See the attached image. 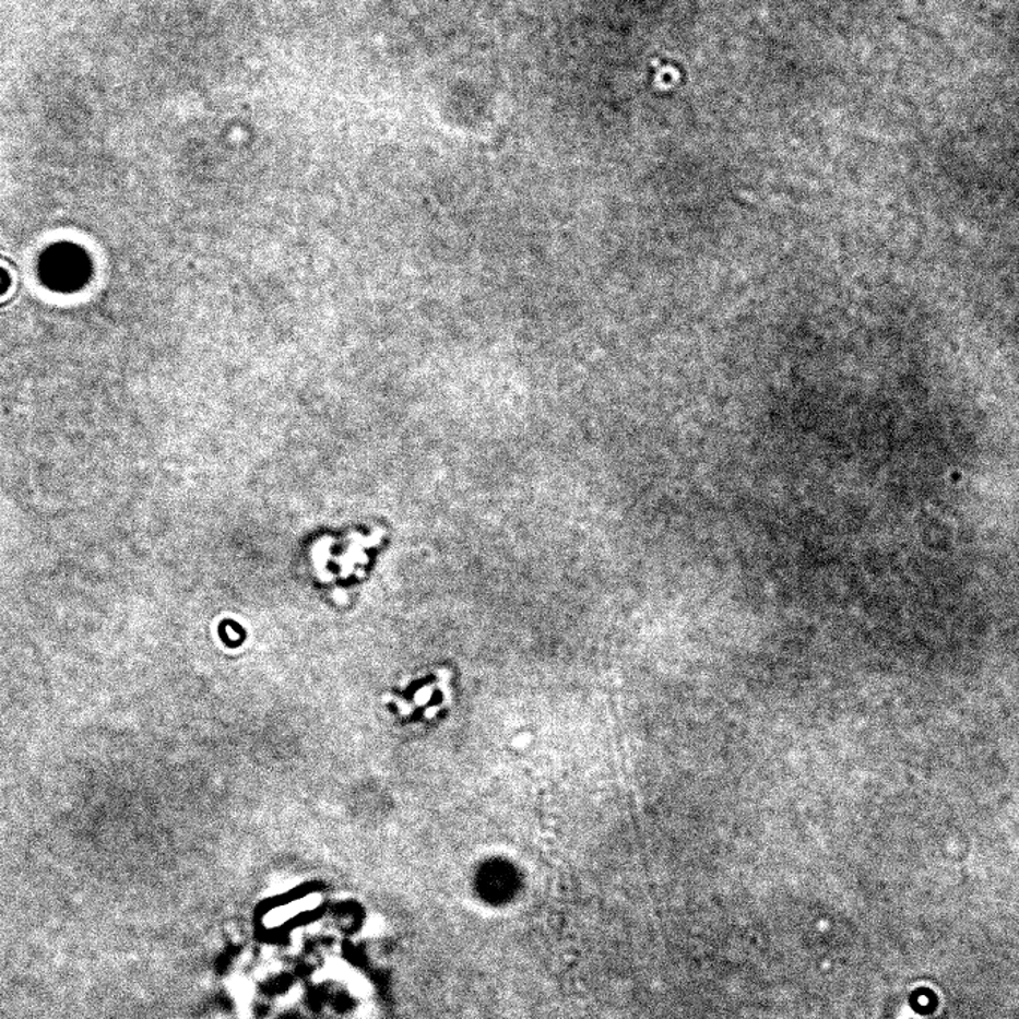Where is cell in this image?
Here are the masks:
<instances>
[{"mask_svg": "<svg viewBox=\"0 0 1019 1019\" xmlns=\"http://www.w3.org/2000/svg\"><path fill=\"white\" fill-rule=\"evenodd\" d=\"M8 287V275L7 272L0 270V294L7 291Z\"/></svg>", "mask_w": 1019, "mask_h": 1019, "instance_id": "cell-2", "label": "cell"}, {"mask_svg": "<svg viewBox=\"0 0 1019 1019\" xmlns=\"http://www.w3.org/2000/svg\"><path fill=\"white\" fill-rule=\"evenodd\" d=\"M40 279L51 289L72 292L80 289L91 274V262L80 247L60 244L51 247L40 259Z\"/></svg>", "mask_w": 1019, "mask_h": 1019, "instance_id": "cell-1", "label": "cell"}]
</instances>
